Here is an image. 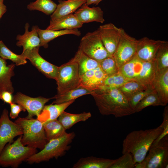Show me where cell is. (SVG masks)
<instances>
[{
    "instance_id": "10",
    "label": "cell",
    "mask_w": 168,
    "mask_h": 168,
    "mask_svg": "<svg viewBox=\"0 0 168 168\" xmlns=\"http://www.w3.org/2000/svg\"><path fill=\"white\" fill-rule=\"evenodd\" d=\"M137 43L138 40L121 28L119 42L113 55L119 69L135 56Z\"/></svg>"
},
{
    "instance_id": "20",
    "label": "cell",
    "mask_w": 168,
    "mask_h": 168,
    "mask_svg": "<svg viewBox=\"0 0 168 168\" xmlns=\"http://www.w3.org/2000/svg\"><path fill=\"white\" fill-rule=\"evenodd\" d=\"M75 100H72L62 104H52L44 105L37 119L43 124L57 119L62 113Z\"/></svg>"
},
{
    "instance_id": "33",
    "label": "cell",
    "mask_w": 168,
    "mask_h": 168,
    "mask_svg": "<svg viewBox=\"0 0 168 168\" xmlns=\"http://www.w3.org/2000/svg\"><path fill=\"white\" fill-rule=\"evenodd\" d=\"M164 106L157 93L154 90L151 92L141 100L137 105L135 112H138L145 108L150 106Z\"/></svg>"
},
{
    "instance_id": "16",
    "label": "cell",
    "mask_w": 168,
    "mask_h": 168,
    "mask_svg": "<svg viewBox=\"0 0 168 168\" xmlns=\"http://www.w3.org/2000/svg\"><path fill=\"white\" fill-rule=\"evenodd\" d=\"M29 24L28 23H26L25 33L23 35H18L16 37L17 40L16 45L17 46L23 47L22 52L40 46V40L38 33L39 27L37 26H34L31 30L29 31Z\"/></svg>"
},
{
    "instance_id": "27",
    "label": "cell",
    "mask_w": 168,
    "mask_h": 168,
    "mask_svg": "<svg viewBox=\"0 0 168 168\" xmlns=\"http://www.w3.org/2000/svg\"><path fill=\"white\" fill-rule=\"evenodd\" d=\"M73 58L78 63L80 76L100 66L99 61L88 56L78 49Z\"/></svg>"
},
{
    "instance_id": "32",
    "label": "cell",
    "mask_w": 168,
    "mask_h": 168,
    "mask_svg": "<svg viewBox=\"0 0 168 168\" xmlns=\"http://www.w3.org/2000/svg\"><path fill=\"white\" fill-rule=\"evenodd\" d=\"M0 57L5 60L9 59L16 66L24 65L27 61L22 54H17L10 50L2 40L0 41Z\"/></svg>"
},
{
    "instance_id": "43",
    "label": "cell",
    "mask_w": 168,
    "mask_h": 168,
    "mask_svg": "<svg viewBox=\"0 0 168 168\" xmlns=\"http://www.w3.org/2000/svg\"><path fill=\"white\" fill-rule=\"evenodd\" d=\"M103 0H86V4L89 6L91 4L97 5Z\"/></svg>"
},
{
    "instance_id": "34",
    "label": "cell",
    "mask_w": 168,
    "mask_h": 168,
    "mask_svg": "<svg viewBox=\"0 0 168 168\" xmlns=\"http://www.w3.org/2000/svg\"><path fill=\"white\" fill-rule=\"evenodd\" d=\"M107 76L99 66L96 68L95 73L91 79L83 87L93 91L96 90L102 86Z\"/></svg>"
},
{
    "instance_id": "28",
    "label": "cell",
    "mask_w": 168,
    "mask_h": 168,
    "mask_svg": "<svg viewBox=\"0 0 168 168\" xmlns=\"http://www.w3.org/2000/svg\"><path fill=\"white\" fill-rule=\"evenodd\" d=\"M43 124L47 141L61 137L66 133V130L58 119Z\"/></svg>"
},
{
    "instance_id": "42",
    "label": "cell",
    "mask_w": 168,
    "mask_h": 168,
    "mask_svg": "<svg viewBox=\"0 0 168 168\" xmlns=\"http://www.w3.org/2000/svg\"><path fill=\"white\" fill-rule=\"evenodd\" d=\"M3 2L4 0H0V19L7 10V7L4 4Z\"/></svg>"
},
{
    "instance_id": "14",
    "label": "cell",
    "mask_w": 168,
    "mask_h": 168,
    "mask_svg": "<svg viewBox=\"0 0 168 168\" xmlns=\"http://www.w3.org/2000/svg\"><path fill=\"white\" fill-rule=\"evenodd\" d=\"M98 30L105 49L110 56H113L119 42L121 28L110 23L100 26Z\"/></svg>"
},
{
    "instance_id": "40",
    "label": "cell",
    "mask_w": 168,
    "mask_h": 168,
    "mask_svg": "<svg viewBox=\"0 0 168 168\" xmlns=\"http://www.w3.org/2000/svg\"><path fill=\"white\" fill-rule=\"evenodd\" d=\"M10 105V112L9 116L12 119H15L17 118L21 112H25L26 111L21 106L17 104L12 102Z\"/></svg>"
},
{
    "instance_id": "13",
    "label": "cell",
    "mask_w": 168,
    "mask_h": 168,
    "mask_svg": "<svg viewBox=\"0 0 168 168\" xmlns=\"http://www.w3.org/2000/svg\"><path fill=\"white\" fill-rule=\"evenodd\" d=\"M40 47L32 49L26 50L22 54L26 59L31 63L40 72L48 78L56 80L58 67L54 65L46 60L39 54Z\"/></svg>"
},
{
    "instance_id": "35",
    "label": "cell",
    "mask_w": 168,
    "mask_h": 168,
    "mask_svg": "<svg viewBox=\"0 0 168 168\" xmlns=\"http://www.w3.org/2000/svg\"><path fill=\"white\" fill-rule=\"evenodd\" d=\"M118 89L128 99L136 93L147 89L141 84L133 80L128 81Z\"/></svg>"
},
{
    "instance_id": "6",
    "label": "cell",
    "mask_w": 168,
    "mask_h": 168,
    "mask_svg": "<svg viewBox=\"0 0 168 168\" xmlns=\"http://www.w3.org/2000/svg\"><path fill=\"white\" fill-rule=\"evenodd\" d=\"M22 135L13 142L4 147L0 155V166L17 168L24 161L37 152V149L24 146L21 142Z\"/></svg>"
},
{
    "instance_id": "5",
    "label": "cell",
    "mask_w": 168,
    "mask_h": 168,
    "mask_svg": "<svg viewBox=\"0 0 168 168\" xmlns=\"http://www.w3.org/2000/svg\"><path fill=\"white\" fill-rule=\"evenodd\" d=\"M23 130L21 142L24 146L40 150L46 144L47 140L43 123L33 118L19 117L14 122Z\"/></svg>"
},
{
    "instance_id": "44",
    "label": "cell",
    "mask_w": 168,
    "mask_h": 168,
    "mask_svg": "<svg viewBox=\"0 0 168 168\" xmlns=\"http://www.w3.org/2000/svg\"></svg>"
},
{
    "instance_id": "9",
    "label": "cell",
    "mask_w": 168,
    "mask_h": 168,
    "mask_svg": "<svg viewBox=\"0 0 168 168\" xmlns=\"http://www.w3.org/2000/svg\"><path fill=\"white\" fill-rule=\"evenodd\" d=\"M78 50L98 61L111 56L105 49L98 29L87 33L82 37Z\"/></svg>"
},
{
    "instance_id": "25",
    "label": "cell",
    "mask_w": 168,
    "mask_h": 168,
    "mask_svg": "<svg viewBox=\"0 0 168 168\" xmlns=\"http://www.w3.org/2000/svg\"><path fill=\"white\" fill-rule=\"evenodd\" d=\"M95 91L87 89L82 86H79L71 89L60 94H57L52 99L55 100L53 104H60L66 103L83 96L91 94Z\"/></svg>"
},
{
    "instance_id": "1",
    "label": "cell",
    "mask_w": 168,
    "mask_h": 168,
    "mask_svg": "<svg viewBox=\"0 0 168 168\" xmlns=\"http://www.w3.org/2000/svg\"><path fill=\"white\" fill-rule=\"evenodd\" d=\"M91 95L100 113L103 115H112L119 118L135 113L130 105L128 99L118 88L96 90Z\"/></svg>"
},
{
    "instance_id": "11",
    "label": "cell",
    "mask_w": 168,
    "mask_h": 168,
    "mask_svg": "<svg viewBox=\"0 0 168 168\" xmlns=\"http://www.w3.org/2000/svg\"><path fill=\"white\" fill-rule=\"evenodd\" d=\"M22 134L21 127L10 119L8 110L4 109L0 117V155L7 143L12 142L15 137Z\"/></svg>"
},
{
    "instance_id": "18",
    "label": "cell",
    "mask_w": 168,
    "mask_h": 168,
    "mask_svg": "<svg viewBox=\"0 0 168 168\" xmlns=\"http://www.w3.org/2000/svg\"><path fill=\"white\" fill-rule=\"evenodd\" d=\"M58 4L50 17L51 21L72 14L86 2V0H58Z\"/></svg>"
},
{
    "instance_id": "3",
    "label": "cell",
    "mask_w": 168,
    "mask_h": 168,
    "mask_svg": "<svg viewBox=\"0 0 168 168\" xmlns=\"http://www.w3.org/2000/svg\"><path fill=\"white\" fill-rule=\"evenodd\" d=\"M119 71L129 80L137 81L147 89L154 90L156 70L153 61H142L135 56L119 68Z\"/></svg>"
},
{
    "instance_id": "17",
    "label": "cell",
    "mask_w": 168,
    "mask_h": 168,
    "mask_svg": "<svg viewBox=\"0 0 168 168\" xmlns=\"http://www.w3.org/2000/svg\"><path fill=\"white\" fill-rule=\"evenodd\" d=\"M86 3L77 10L74 14L82 24L92 22L103 23L105 21L104 12L99 7H90Z\"/></svg>"
},
{
    "instance_id": "41",
    "label": "cell",
    "mask_w": 168,
    "mask_h": 168,
    "mask_svg": "<svg viewBox=\"0 0 168 168\" xmlns=\"http://www.w3.org/2000/svg\"><path fill=\"white\" fill-rule=\"evenodd\" d=\"M12 93L7 91H4L0 93V99L4 102L10 104L13 102Z\"/></svg>"
},
{
    "instance_id": "2",
    "label": "cell",
    "mask_w": 168,
    "mask_h": 168,
    "mask_svg": "<svg viewBox=\"0 0 168 168\" xmlns=\"http://www.w3.org/2000/svg\"><path fill=\"white\" fill-rule=\"evenodd\" d=\"M163 130V128L160 125L156 128L131 132L123 141L122 154L130 153L135 163L141 162L146 156L153 142Z\"/></svg>"
},
{
    "instance_id": "23",
    "label": "cell",
    "mask_w": 168,
    "mask_h": 168,
    "mask_svg": "<svg viewBox=\"0 0 168 168\" xmlns=\"http://www.w3.org/2000/svg\"><path fill=\"white\" fill-rule=\"evenodd\" d=\"M115 159L100 158L93 156L80 159L73 168H110Z\"/></svg>"
},
{
    "instance_id": "8",
    "label": "cell",
    "mask_w": 168,
    "mask_h": 168,
    "mask_svg": "<svg viewBox=\"0 0 168 168\" xmlns=\"http://www.w3.org/2000/svg\"><path fill=\"white\" fill-rule=\"evenodd\" d=\"M57 94H60L78 87L80 75L77 62L72 58L58 67L56 79Z\"/></svg>"
},
{
    "instance_id": "24",
    "label": "cell",
    "mask_w": 168,
    "mask_h": 168,
    "mask_svg": "<svg viewBox=\"0 0 168 168\" xmlns=\"http://www.w3.org/2000/svg\"><path fill=\"white\" fill-rule=\"evenodd\" d=\"M38 33L40 40V46L45 48L48 47L49 42L57 37L68 34H72L78 36L81 35V32L78 29L54 30L39 28Z\"/></svg>"
},
{
    "instance_id": "37",
    "label": "cell",
    "mask_w": 168,
    "mask_h": 168,
    "mask_svg": "<svg viewBox=\"0 0 168 168\" xmlns=\"http://www.w3.org/2000/svg\"><path fill=\"white\" fill-rule=\"evenodd\" d=\"M135 163L131 153H126L119 158L115 159L110 168H133Z\"/></svg>"
},
{
    "instance_id": "31",
    "label": "cell",
    "mask_w": 168,
    "mask_h": 168,
    "mask_svg": "<svg viewBox=\"0 0 168 168\" xmlns=\"http://www.w3.org/2000/svg\"><path fill=\"white\" fill-rule=\"evenodd\" d=\"M57 6V4L52 0H36L30 2L27 7L30 11L38 10L49 15L54 12Z\"/></svg>"
},
{
    "instance_id": "12",
    "label": "cell",
    "mask_w": 168,
    "mask_h": 168,
    "mask_svg": "<svg viewBox=\"0 0 168 168\" xmlns=\"http://www.w3.org/2000/svg\"><path fill=\"white\" fill-rule=\"evenodd\" d=\"M52 98L41 96L32 97L18 92L13 96V102L21 106L28 113V119L37 117L40 114L45 104Z\"/></svg>"
},
{
    "instance_id": "38",
    "label": "cell",
    "mask_w": 168,
    "mask_h": 168,
    "mask_svg": "<svg viewBox=\"0 0 168 168\" xmlns=\"http://www.w3.org/2000/svg\"><path fill=\"white\" fill-rule=\"evenodd\" d=\"M154 90L147 89L139 92L128 99L129 103L132 108L134 110L138 103Z\"/></svg>"
},
{
    "instance_id": "21",
    "label": "cell",
    "mask_w": 168,
    "mask_h": 168,
    "mask_svg": "<svg viewBox=\"0 0 168 168\" xmlns=\"http://www.w3.org/2000/svg\"><path fill=\"white\" fill-rule=\"evenodd\" d=\"M7 64L6 60L0 57V93L7 91L13 93L14 89L11 78L14 75L16 65L13 63Z\"/></svg>"
},
{
    "instance_id": "26",
    "label": "cell",
    "mask_w": 168,
    "mask_h": 168,
    "mask_svg": "<svg viewBox=\"0 0 168 168\" xmlns=\"http://www.w3.org/2000/svg\"><path fill=\"white\" fill-rule=\"evenodd\" d=\"M89 112H84L78 114H73L63 111L58 118V120L66 130L70 128L76 124L85 121L91 117Z\"/></svg>"
},
{
    "instance_id": "39",
    "label": "cell",
    "mask_w": 168,
    "mask_h": 168,
    "mask_svg": "<svg viewBox=\"0 0 168 168\" xmlns=\"http://www.w3.org/2000/svg\"><path fill=\"white\" fill-rule=\"evenodd\" d=\"M163 121L160 126L163 128V130L160 134L154 141L152 143L155 144L158 142L162 138L168 135V106L165 107L163 114Z\"/></svg>"
},
{
    "instance_id": "22",
    "label": "cell",
    "mask_w": 168,
    "mask_h": 168,
    "mask_svg": "<svg viewBox=\"0 0 168 168\" xmlns=\"http://www.w3.org/2000/svg\"><path fill=\"white\" fill-rule=\"evenodd\" d=\"M83 24L81 22L74 14H70L54 21H50L46 29L51 30H72L81 27Z\"/></svg>"
},
{
    "instance_id": "4",
    "label": "cell",
    "mask_w": 168,
    "mask_h": 168,
    "mask_svg": "<svg viewBox=\"0 0 168 168\" xmlns=\"http://www.w3.org/2000/svg\"><path fill=\"white\" fill-rule=\"evenodd\" d=\"M73 132L66 133L59 138L50 140L45 145L41 150L31 156L26 161L32 164L48 161L51 159H57L64 155L69 150V145L75 136Z\"/></svg>"
},
{
    "instance_id": "36",
    "label": "cell",
    "mask_w": 168,
    "mask_h": 168,
    "mask_svg": "<svg viewBox=\"0 0 168 168\" xmlns=\"http://www.w3.org/2000/svg\"><path fill=\"white\" fill-rule=\"evenodd\" d=\"M100 67L107 76L118 72L119 71L113 56H109L99 61Z\"/></svg>"
},
{
    "instance_id": "7",
    "label": "cell",
    "mask_w": 168,
    "mask_h": 168,
    "mask_svg": "<svg viewBox=\"0 0 168 168\" xmlns=\"http://www.w3.org/2000/svg\"><path fill=\"white\" fill-rule=\"evenodd\" d=\"M143 161L136 163L135 168H168V135L151 145Z\"/></svg>"
},
{
    "instance_id": "15",
    "label": "cell",
    "mask_w": 168,
    "mask_h": 168,
    "mask_svg": "<svg viewBox=\"0 0 168 168\" xmlns=\"http://www.w3.org/2000/svg\"><path fill=\"white\" fill-rule=\"evenodd\" d=\"M162 41L146 37L138 40L135 56L143 61H153Z\"/></svg>"
},
{
    "instance_id": "30",
    "label": "cell",
    "mask_w": 168,
    "mask_h": 168,
    "mask_svg": "<svg viewBox=\"0 0 168 168\" xmlns=\"http://www.w3.org/2000/svg\"><path fill=\"white\" fill-rule=\"evenodd\" d=\"M129 81L119 71L115 73L108 76L102 86L96 90L103 91L119 88Z\"/></svg>"
},
{
    "instance_id": "19",
    "label": "cell",
    "mask_w": 168,
    "mask_h": 168,
    "mask_svg": "<svg viewBox=\"0 0 168 168\" xmlns=\"http://www.w3.org/2000/svg\"><path fill=\"white\" fill-rule=\"evenodd\" d=\"M153 86L162 102L166 105L168 103V68L156 72Z\"/></svg>"
},
{
    "instance_id": "29",
    "label": "cell",
    "mask_w": 168,
    "mask_h": 168,
    "mask_svg": "<svg viewBox=\"0 0 168 168\" xmlns=\"http://www.w3.org/2000/svg\"><path fill=\"white\" fill-rule=\"evenodd\" d=\"M156 72L168 68V42L162 41L154 59Z\"/></svg>"
}]
</instances>
